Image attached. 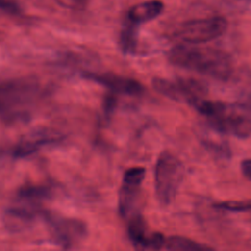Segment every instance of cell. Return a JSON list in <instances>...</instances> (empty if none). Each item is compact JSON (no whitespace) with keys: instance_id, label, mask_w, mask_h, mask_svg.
<instances>
[{"instance_id":"obj_14","label":"cell","mask_w":251,"mask_h":251,"mask_svg":"<svg viewBox=\"0 0 251 251\" xmlns=\"http://www.w3.org/2000/svg\"><path fill=\"white\" fill-rule=\"evenodd\" d=\"M51 195V191L48 187L43 185H25L20 188L18 192V197L20 200L29 203L36 204L37 202L48 198Z\"/></svg>"},{"instance_id":"obj_3","label":"cell","mask_w":251,"mask_h":251,"mask_svg":"<svg viewBox=\"0 0 251 251\" xmlns=\"http://www.w3.org/2000/svg\"><path fill=\"white\" fill-rule=\"evenodd\" d=\"M40 93V85L32 78H0V118L22 116Z\"/></svg>"},{"instance_id":"obj_16","label":"cell","mask_w":251,"mask_h":251,"mask_svg":"<svg viewBox=\"0 0 251 251\" xmlns=\"http://www.w3.org/2000/svg\"><path fill=\"white\" fill-rule=\"evenodd\" d=\"M214 207L219 210H225L229 212H251V199L218 202L214 204Z\"/></svg>"},{"instance_id":"obj_17","label":"cell","mask_w":251,"mask_h":251,"mask_svg":"<svg viewBox=\"0 0 251 251\" xmlns=\"http://www.w3.org/2000/svg\"><path fill=\"white\" fill-rule=\"evenodd\" d=\"M0 9L11 15H16L21 12L20 6L14 0H0Z\"/></svg>"},{"instance_id":"obj_2","label":"cell","mask_w":251,"mask_h":251,"mask_svg":"<svg viewBox=\"0 0 251 251\" xmlns=\"http://www.w3.org/2000/svg\"><path fill=\"white\" fill-rule=\"evenodd\" d=\"M193 108L219 132L232 134L238 138L251 135V108L246 105L210 101L205 98Z\"/></svg>"},{"instance_id":"obj_18","label":"cell","mask_w":251,"mask_h":251,"mask_svg":"<svg viewBox=\"0 0 251 251\" xmlns=\"http://www.w3.org/2000/svg\"><path fill=\"white\" fill-rule=\"evenodd\" d=\"M57 2L66 8L78 9L83 7V5L86 3V0H57Z\"/></svg>"},{"instance_id":"obj_10","label":"cell","mask_w":251,"mask_h":251,"mask_svg":"<svg viewBox=\"0 0 251 251\" xmlns=\"http://www.w3.org/2000/svg\"><path fill=\"white\" fill-rule=\"evenodd\" d=\"M60 139L59 135H55V133L47 132V131H39L32 133L24 139H22L12 150L13 157L16 158H24L28 157L34 153H36L40 148L52 143L56 142Z\"/></svg>"},{"instance_id":"obj_4","label":"cell","mask_w":251,"mask_h":251,"mask_svg":"<svg viewBox=\"0 0 251 251\" xmlns=\"http://www.w3.org/2000/svg\"><path fill=\"white\" fill-rule=\"evenodd\" d=\"M184 167L181 161L169 151H163L155 166L154 183L158 201L169 205L175 199L183 179Z\"/></svg>"},{"instance_id":"obj_6","label":"cell","mask_w":251,"mask_h":251,"mask_svg":"<svg viewBox=\"0 0 251 251\" xmlns=\"http://www.w3.org/2000/svg\"><path fill=\"white\" fill-rule=\"evenodd\" d=\"M227 23L223 17H209L183 23L176 32L183 43L200 44L220 37L226 29Z\"/></svg>"},{"instance_id":"obj_20","label":"cell","mask_w":251,"mask_h":251,"mask_svg":"<svg viewBox=\"0 0 251 251\" xmlns=\"http://www.w3.org/2000/svg\"><path fill=\"white\" fill-rule=\"evenodd\" d=\"M116 103H117V99H116L115 96H113V95L107 96L106 100H105V111H106V113L112 112L115 109Z\"/></svg>"},{"instance_id":"obj_19","label":"cell","mask_w":251,"mask_h":251,"mask_svg":"<svg viewBox=\"0 0 251 251\" xmlns=\"http://www.w3.org/2000/svg\"><path fill=\"white\" fill-rule=\"evenodd\" d=\"M240 168L244 176L251 180V159H244L240 164Z\"/></svg>"},{"instance_id":"obj_11","label":"cell","mask_w":251,"mask_h":251,"mask_svg":"<svg viewBox=\"0 0 251 251\" xmlns=\"http://www.w3.org/2000/svg\"><path fill=\"white\" fill-rule=\"evenodd\" d=\"M164 4L159 0H149L132 6L127 13L128 21L134 25L143 24L157 18L163 11Z\"/></svg>"},{"instance_id":"obj_15","label":"cell","mask_w":251,"mask_h":251,"mask_svg":"<svg viewBox=\"0 0 251 251\" xmlns=\"http://www.w3.org/2000/svg\"><path fill=\"white\" fill-rule=\"evenodd\" d=\"M136 25L129 24L122 30L120 37L121 48L124 53H132L136 47Z\"/></svg>"},{"instance_id":"obj_13","label":"cell","mask_w":251,"mask_h":251,"mask_svg":"<svg viewBox=\"0 0 251 251\" xmlns=\"http://www.w3.org/2000/svg\"><path fill=\"white\" fill-rule=\"evenodd\" d=\"M167 250H178V251H207L213 250L211 246L199 243L190 238L183 236H170L166 238L164 248Z\"/></svg>"},{"instance_id":"obj_21","label":"cell","mask_w":251,"mask_h":251,"mask_svg":"<svg viewBox=\"0 0 251 251\" xmlns=\"http://www.w3.org/2000/svg\"><path fill=\"white\" fill-rule=\"evenodd\" d=\"M235 1L239 7L251 11V0H235Z\"/></svg>"},{"instance_id":"obj_12","label":"cell","mask_w":251,"mask_h":251,"mask_svg":"<svg viewBox=\"0 0 251 251\" xmlns=\"http://www.w3.org/2000/svg\"><path fill=\"white\" fill-rule=\"evenodd\" d=\"M127 234L132 244L138 249H146L151 233L147 232V226L143 217L138 213L129 216L127 224Z\"/></svg>"},{"instance_id":"obj_8","label":"cell","mask_w":251,"mask_h":251,"mask_svg":"<svg viewBox=\"0 0 251 251\" xmlns=\"http://www.w3.org/2000/svg\"><path fill=\"white\" fill-rule=\"evenodd\" d=\"M83 76L95 83L103 85L114 93L126 95H140L144 92L143 85L130 77L112 73H85Z\"/></svg>"},{"instance_id":"obj_5","label":"cell","mask_w":251,"mask_h":251,"mask_svg":"<svg viewBox=\"0 0 251 251\" xmlns=\"http://www.w3.org/2000/svg\"><path fill=\"white\" fill-rule=\"evenodd\" d=\"M153 87L162 95L176 102L187 103L194 107L199 101L205 99L207 94L206 86L194 78H177L171 80L162 77H155L152 80Z\"/></svg>"},{"instance_id":"obj_7","label":"cell","mask_w":251,"mask_h":251,"mask_svg":"<svg viewBox=\"0 0 251 251\" xmlns=\"http://www.w3.org/2000/svg\"><path fill=\"white\" fill-rule=\"evenodd\" d=\"M53 240L63 248H73L87 234L85 224L77 219L66 218L52 213H42Z\"/></svg>"},{"instance_id":"obj_1","label":"cell","mask_w":251,"mask_h":251,"mask_svg":"<svg viewBox=\"0 0 251 251\" xmlns=\"http://www.w3.org/2000/svg\"><path fill=\"white\" fill-rule=\"evenodd\" d=\"M169 61L177 67L197 72L219 80H227L233 72L230 57L222 50L180 43L168 54Z\"/></svg>"},{"instance_id":"obj_9","label":"cell","mask_w":251,"mask_h":251,"mask_svg":"<svg viewBox=\"0 0 251 251\" xmlns=\"http://www.w3.org/2000/svg\"><path fill=\"white\" fill-rule=\"evenodd\" d=\"M143 179L137 176L125 174L123 185L119 194V212L123 218H127L133 214V209L136 203L138 189Z\"/></svg>"}]
</instances>
